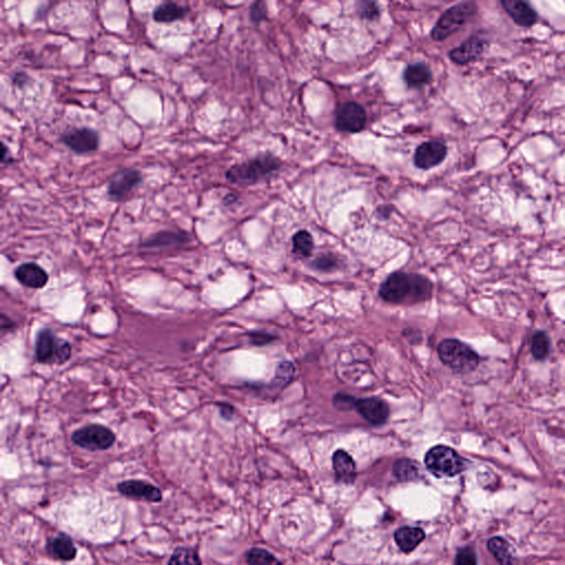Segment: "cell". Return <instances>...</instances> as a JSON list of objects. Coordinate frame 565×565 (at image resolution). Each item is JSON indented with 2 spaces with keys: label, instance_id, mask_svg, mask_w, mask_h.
Here are the masks:
<instances>
[{
  "label": "cell",
  "instance_id": "8d00e7d4",
  "mask_svg": "<svg viewBox=\"0 0 565 565\" xmlns=\"http://www.w3.org/2000/svg\"><path fill=\"white\" fill-rule=\"evenodd\" d=\"M252 342L255 345H264L267 342L271 341V336L265 334H260V333H254L251 335Z\"/></svg>",
  "mask_w": 565,
  "mask_h": 565
},
{
  "label": "cell",
  "instance_id": "e575fe53",
  "mask_svg": "<svg viewBox=\"0 0 565 565\" xmlns=\"http://www.w3.org/2000/svg\"><path fill=\"white\" fill-rule=\"evenodd\" d=\"M30 81H32V77H29L26 72H21V71H19V72H16L14 77H12V83H14V84L19 88H25V86H27V85L30 83Z\"/></svg>",
  "mask_w": 565,
  "mask_h": 565
},
{
  "label": "cell",
  "instance_id": "4316f807",
  "mask_svg": "<svg viewBox=\"0 0 565 565\" xmlns=\"http://www.w3.org/2000/svg\"><path fill=\"white\" fill-rule=\"evenodd\" d=\"M246 561L249 565H282L273 554L260 548L251 549L246 553Z\"/></svg>",
  "mask_w": 565,
  "mask_h": 565
},
{
  "label": "cell",
  "instance_id": "4fadbf2b",
  "mask_svg": "<svg viewBox=\"0 0 565 565\" xmlns=\"http://www.w3.org/2000/svg\"><path fill=\"white\" fill-rule=\"evenodd\" d=\"M357 412L372 425H382L390 416L389 405L378 398H360L356 402Z\"/></svg>",
  "mask_w": 565,
  "mask_h": 565
},
{
  "label": "cell",
  "instance_id": "d590c367",
  "mask_svg": "<svg viewBox=\"0 0 565 565\" xmlns=\"http://www.w3.org/2000/svg\"><path fill=\"white\" fill-rule=\"evenodd\" d=\"M1 148H3V155H1V164L10 165L14 163V159L12 157V152L7 147L5 143H1Z\"/></svg>",
  "mask_w": 565,
  "mask_h": 565
},
{
  "label": "cell",
  "instance_id": "2e32d148",
  "mask_svg": "<svg viewBox=\"0 0 565 565\" xmlns=\"http://www.w3.org/2000/svg\"><path fill=\"white\" fill-rule=\"evenodd\" d=\"M14 276L21 285L29 289H40L49 282V275L43 267L37 263H23L14 269Z\"/></svg>",
  "mask_w": 565,
  "mask_h": 565
},
{
  "label": "cell",
  "instance_id": "8fae6325",
  "mask_svg": "<svg viewBox=\"0 0 565 565\" xmlns=\"http://www.w3.org/2000/svg\"><path fill=\"white\" fill-rule=\"evenodd\" d=\"M447 156V146L444 141H425L416 148L414 165L418 169L430 170L441 165Z\"/></svg>",
  "mask_w": 565,
  "mask_h": 565
},
{
  "label": "cell",
  "instance_id": "f1b7e54d",
  "mask_svg": "<svg viewBox=\"0 0 565 565\" xmlns=\"http://www.w3.org/2000/svg\"><path fill=\"white\" fill-rule=\"evenodd\" d=\"M358 12L363 19L376 20L379 18L380 8L374 1H360L358 5Z\"/></svg>",
  "mask_w": 565,
  "mask_h": 565
},
{
  "label": "cell",
  "instance_id": "74e56055",
  "mask_svg": "<svg viewBox=\"0 0 565 565\" xmlns=\"http://www.w3.org/2000/svg\"><path fill=\"white\" fill-rule=\"evenodd\" d=\"M218 407H220L221 416H224L226 420H230L235 414V409L230 405L226 403H219Z\"/></svg>",
  "mask_w": 565,
  "mask_h": 565
},
{
  "label": "cell",
  "instance_id": "7a4b0ae2",
  "mask_svg": "<svg viewBox=\"0 0 565 565\" xmlns=\"http://www.w3.org/2000/svg\"><path fill=\"white\" fill-rule=\"evenodd\" d=\"M280 169V159L272 154H261L250 160L233 165L226 170V178L231 184L251 186L271 178Z\"/></svg>",
  "mask_w": 565,
  "mask_h": 565
},
{
  "label": "cell",
  "instance_id": "277c9868",
  "mask_svg": "<svg viewBox=\"0 0 565 565\" xmlns=\"http://www.w3.org/2000/svg\"><path fill=\"white\" fill-rule=\"evenodd\" d=\"M437 353L444 365L455 372H472L479 365L477 353L459 340H443L438 345Z\"/></svg>",
  "mask_w": 565,
  "mask_h": 565
},
{
  "label": "cell",
  "instance_id": "44dd1931",
  "mask_svg": "<svg viewBox=\"0 0 565 565\" xmlns=\"http://www.w3.org/2000/svg\"><path fill=\"white\" fill-rule=\"evenodd\" d=\"M187 14V7L177 3H163L154 9L153 18L156 23H170L182 19Z\"/></svg>",
  "mask_w": 565,
  "mask_h": 565
},
{
  "label": "cell",
  "instance_id": "ffe728a7",
  "mask_svg": "<svg viewBox=\"0 0 565 565\" xmlns=\"http://www.w3.org/2000/svg\"><path fill=\"white\" fill-rule=\"evenodd\" d=\"M433 79L432 71L426 63L416 62L407 65L403 73V80L409 88H421L429 84Z\"/></svg>",
  "mask_w": 565,
  "mask_h": 565
},
{
  "label": "cell",
  "instance_id": "7402d4cb",
  "mask_svg": "<svg viewBox=\"0 0 565 565\" xmlns=\"http://www.w3.org/2000/svg\"><path fill=\"white\" fill-rule=\"evenodd\" d=\"M49 550L54 557L62 561H72L77 557V548L67 534H59L49 542Z\"/></svg>",
  "mask_w": 565,
  "mask_h": 565
},
{
  "label": "cell",
  "instance_id": "8992f818",
  "mask_svg": "<svg viewBox=\"0 0 565 565\" xmlns=\"http://www.w3.org/2000/svg\"><path fill=\"white\" fill-rule=\"evenodd\" d=\"M425 465L431 474L437 478L454 477L465 469L464 458L445 445L431 448L425 455Z\"/></svg>",
  "mask_w": 565,
  "mask_h": 565
},
{
  "label": "cell",
  "instance_id": "52a82bcc",
  "mask_svg": "<svg viewBox=\"0 0 565 565\" xmlns=\"http://www.w3.org/2000/svg\"><path fill=\"white\" fill-rule=\"evenodd\" d=\"M115 441V434L108 427L101 424H90L72 434V442L90 452L110 450Z\"/></svg>",
  "mask_w": 565,
  "mask_h": 565
},
{
  "label": "cell",
  "instance_id": "9a60e30c",
  "mask_svg": "<svg viewBox=\"0 0 565 565\" xmlns=\"http://www.w3.org/2000/svg\"><path fill=\"white\" fill-rule=\"evenodd\" d=\"M501 6L505 9V12L510 16L514 23L518 26L529 27L533 26L537 23L538 14L530 3L522 1V0H501Z\"/></svg>",
  "mask_w": 565,
  "mask_h": 565
},
{
  "label": "cell",
  "instance_id": "5bb4252c",
  "mask_svg": "<svg viewBox=\"0 0 565 565\" xmlns=\"http://www.w3.org/2000/svg\"><path fill=\"white\" fill-rule=\"evenodd\" d=\"M119 492L126 497L159 503L163 499L160 489L143 481H126L119 483Z\"/></svg>",
  "mask_w": 565,
  "mask_h": 565
},
{
  "label": "cell",
  "instance_id": "4dcf8cb0",
  "mask_svg": "<svg viewBox=\"0 0 565 565\" xmlns=\"http://www.w3.org/2000/svg\"><path fill=\"white\" fill-rule=\"evenodd\" d=\"M250 18L255 23H260L261 21L267 19V8L263 1H256L252 5L250 9Z\"/></svg>",
  "mask_w": 565,
  "mask_h": 565
},
{
  "label": "cell",
  "instance_id": "e0dca14e",
  "mask_svg": "<svg viewBox=\"0 0 565 565\" xmlns=\"http://www.w3.org/2000/svg\"><path fill=\"white\" fill-rule=\"evenodd\" d=\"M190 235L180 230H165L150 235L141 243L143 249H163L189 242Z\"/></svg>",
  "mask_w": 565,
  "mask_h": 565
},
{
  "label": "cell",
  "instance_id": "d6a6232c",
  "mask_svg": "<svg viewBox=\"0 0 565 565\" xmlns=\"http://www.w3.org/2000/svg\"><path fill=\"white\" fill-rule=\"evenodd\" d=\"M314 266L317 269L330 271V269L336 267L337 259L334 255L331 254L320 255V256L315 261Z\"/></svg>",
  "mask_w": 565,
  "mask_h": 565
},
{
  "label": "cell",
  "instance_id": "30bf717a",
  "mask_svg": "<svg viewBox=\"0 0 565 565\" xmlns=\"http://www.w3.org/2000/svg\"><path fill=\"white\" fill-rule=\"evenodd\" d=\"M367 113L361 105L356 102L342 104L336 116V128L340 132L356 134L365 128Z\"/></svg>",
  "mask_w": 565,
  "mask_h": 565
},
{
  "label": "cell",
  "instance_id": "f35d334b",
  "mask_svg": "<svg viewBox=\"0 0 565 565\" xmlns=\"http://www.w3.org/2000/svg\"><path fill=\"white\" fill-rule=\"evenodd\" d=\"M237 200H238V197L235 195V193H229V195H226V198H224V204H226V206H230V204H235Z\"/></svg>",
  "mask_w": 565,
  "mask_h": 565
},
{
  "label": "cell",
  "instance_id": "d4e9b609",
  "mask_svg": "<svg viewBox=\"0 0 565 565\" xmlns=\"http://www.w3.org/2000/svg\"><path fill=\"white\" fill-rule=\"evenodd\" d=\"M168 565H202V562L197 550L180 546L171 554Z\"/></svg>",
  "mask_w": 565,
  "mask_h": 565
},
{
  "label": "cell",
  "instance_id": "484cf974",
  "mask_svg": "<svg viewBox=\"0 0 565 565\" xmlns=\"http://www.w3.org/2000/svg\"><path fill=\"white\" fill-rule=\"evenodd\" d=\"M293 250L300 256H311V252L314 250V240L311 233L305 230L297 232L293 238Z\"/></svg>",
  "mask_w": 565,
  "mask_h": 565
},
{
  "label": "cell",
  "instance_id": "d6986e66",
  "mask_svg": "<svg viewBox=\"0 0 565 565\" xmlns=\"http://www.w3.org/2000/svg\"><path fill=\"white\" fill-rule=\"evenodd\" d=\"M424 539L425 532L423 531V529L416 527H402L394 533L396 544L405 553L414 551L420 546V543L423 542Z\"/></svg>",
  "mask_w": 565,
  "mask_h": 565
},
{
  "label": "cell",
  "instance_id": "9c48e42d",
  "mask_svg": "<svg viewBox=\"0 0 565 565\" xmlns=\"http://www.w3.org/2000/svg\"><path fill=\"white\" fill-rule=\"evenodd\" d=\"M143 181V175L135 168H124L114 173L108 181V197L110 201L124 200L132 190Z\"/></svg>",
  "mask_w": 565,
  "mask_h": 565
},
{
  "label": "cell",
  "instance_id": "ac0fdd59",
  "mask_svg": "<svg viewBox=\"0 0 565 565\" xmlns=\"http://www.w3.org/2000/svg\"><path fill=\"white\" fill-rule=\"evenodd\" d=\"M333 466L337 479L341 483H351L356 479V464L347 452L338 450L333 456Z\"/></svg>",
  "mask_w": 565,
  "mask_h": 565
},
{
  "label": "cell",
  "instance_id": "5b68a950",
  "mask_svg": "<svg viewBox=\"0 0 565 565\" xmlns=\"http://www.w3.org/2000/svg\"><path fill=\"white\" fill-rule=\"evenodd\" d=\"M478 12V6L472 1L459 3L455 6L447 9L442 14L435 27L431 32V37L434 41H443L450 38L453 34L465 26L469 20L475 17Z\"/></svg>",
  "mask_w": 565,
  "mask_h": 565
},
{
  "label": "cell",
  "instance_id": "f546056e",
  "mask_svg": "<svg viewBox=\"0 0 565 565\" xmlns=\"http://www.w3.org/2000/svg\"><path fill=\"white\" fill-rule=\"evenodd\" d=\"M294 365L289 363V362H282L278 365L276 371V376L275 379L280 382V385H285L293 379L294 376Z\"/></svg>",
  "mask_w": 565,
  "mask_h": 565
},
{
  "label": "cell",
  "instance_id": "6da1fadb",
  "mask_svg": "<svg viewBox=\"0 0 565 565\" xmlns=\"http://www.w3.org/2000/svg\"><path fill=\"white\" fill-rule=\"evenodd\" d=\"M433 285L427 277L422 275L396 272L382 282L380 296L394 305H414L429 300Z\"/></svg>",
  "mask_w": 565,
  "mask_h": 565
},
{
  "label": "cell",
  "instance_id": "836d02e7",
  "mask_svg": "<svg viewBox=\"0 0 565 565\" xmlns=\"http://www.w3.org/2000/svg\"><path fill=\"white\" fill-rule=\"evenodd\" d=\"M456 565H477L475 552L470 548L461 549L456 557Z\"/></svg>",
  "mask_w": 565,
  "mask_h": 565
},
{
  "label": "cell",
  "instance_id": "1f68e13d",
  "mask_svg": "<svg viewBox=\"0 0 565 565\" xmlns=\"http://www.w3.org/2000/svg\"><path fill=\"white\" fill-rule=\"evenodd\" d=\"M357 398L352 396L344 394V393H338L334 398V405L338 410L348 411L356 407Z\"/></svg>",
  "mask_w": 565,
  "mask_h": 565
},
{
  "label": "cell",
  "instance_id": "ba28073f",
  "mask_svg": "<svg viewBox=\"0 0 565 565\" xmlns=\"http://www.w3.org/2000/svg\"><path fill=\"white\" fill-rule=\"evenodd\" d=\"M61 143L77 155H86L99 149L101 136L93 128H74L61 136Z\"/></svg>",
  "mask_w": 565,
  "mask_h": 565
},
{
  "label": "cell",
  "instance_id": "7c38bea8",
  "mask_svg": "<svg viewBox=\"0 0 565 565\" xmlns=\"http://www.w3.org/2000/svg\"><path fill=\"white\" fill-rule=\"evenodd\" d=\"M486 39L479 34H474L465 40L457 48L450 52V58L456 64L464 65L474 62L486 49Z\"/></svg>",
  "mask_w": 565,
  "mask_h": 565
},
{
  "label": "cell",
  "instance_id": "cb8c5ba5",
  "mask_svg": "<svg viewBox=\"0 0 565 565\" xmlns=\"http://www.w3.org/2000/svg\"><path fill=\"white\" fill-rule=\"evenodd\" d=\"M421 467L412 459H398L393 466V474L400 481H410L418 479Z\"/></svg>",
  "mask_w": 565,
  "mask_h": 565
},
{
  "label": "cell",
  "instance_id": "3957f363",
  "mask_svg": "<svg viewBox=\"0 0 565 565\" xmlns=\"http://www.w3.org/2000/svg\"><path fill=\"white\" fill-rule=\"evenodd\" d=\"M72 356V347L65 340L60 339L49 328L40 329L36 338L34 358L43 365H64Z\"/></svg>",
  "mask_w": 565,
  "mask_h": 565
},
{
  "label": "cell",
  "instance_id": "83f0119b",
  "mask_svg": "<svg viewBox=\"0 0 565 565\" xmlns=\"http://www.w3.org/2000/svg\"><path fill=\"white\" fill-rule=\"evenodd\" d=\"M532 356L537 360L546 359L550 353V340L544 333H537L532 338Z\"/></svg>",
  "mask_w": 565,
  "mask_h": 565
},
{
  "label": "cell",
  "instance_id": "603a6c76",
  "mask_svg": "<svg viewBox=\"0 0 565 565\" xmlns=\"http://www.w3.org/2000/svg\"><path fill=\"white\" fill-rule=\"evenodd\" d=\"M489 551L501 565H516L514 554L509 543L503 538H492L488 541Z\"/></svg>",
  "mask_w": 565,
  "mask_h": 565
}]
</instances>
